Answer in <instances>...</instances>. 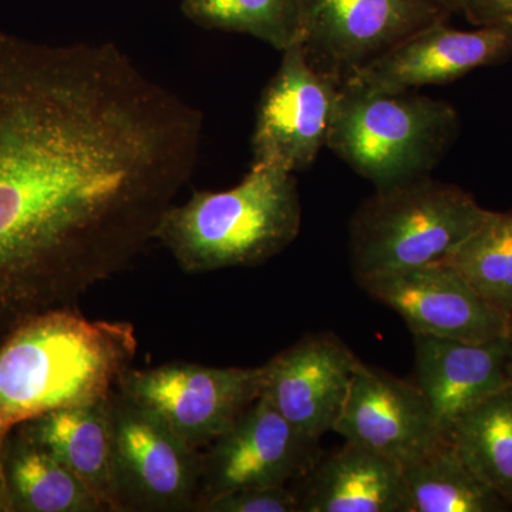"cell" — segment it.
I'll return each mask as SVG.
<instances>
[{"instance_id":"6da1fadb","label":"cell","mask_w":512,"mask_h":512,"mask_svg":"<svg viewBox=\"0 0 512 512\" xmlns=\"http://www.w3.org/2000/svg\"><path fill=\"white\" fill-rule=\"evenodd\" d=\"M202 130L113 43L0 29V336L72 308L156 241Z\"/></svg>"},{"instance_id":"7a4b0ae2","label":"cell","mask_w":512,"mask_h":512,"mask_svg":"<svg viewBox=\"0 0 512 512\" xmlns=\"http://www.w3.org/2000/svg\"><path fill=\"white\" fill-rule=\"evenodd\" d=\"M137 348L131 323L90 320L74 306L10 330L0 345V444L26 421L110 397Z\"/></svg>"},{"instance_id":"3957f363","label":"cell","mask_w":512,"mask_h":512,"mask_svg":"<svg viewBox=\"0 0 512 512\" xmlns=\"http://www.w3.org/2000/svg\"><path fill=\"white\" fill-rule=\"evenodd\" d=\"M301 198L295 175L252 163L244 180L227 191H195L171 205L156 231L187 274H207L264 264L298 237Z\"/></svg>"},{"instance_id":"277c9868","label":"cell","mask_w":512,"mask_h":512,"mask_svg":"<svg viewBox=\"0 0 512 512\" xmlns=\"http://www.w3.org/2000/svg\"><path fill=\"white\" fill-rule=\"evenodd\" d=\"M458 131L460 117L446 101L343 83L326 147L376 190H386L429 177Z\"/></svg>"},{"instance_id":"5b68a950","label":"cell","mask_w":512,"mask_h":512,"mask_svg":"<svg viewBox=\"0 0 512 512\" xmlns=\"http://www.w3.org/2000/svg\"><path fill=\"white\" fill-rule=\"evenodd\" d=\"M488 214L473 195L430 175L376 190L350 225L357 281L450 261Z\"/></svg>"},{"instance_id":"8992f818","label":"cell","mask_w":512,"mask_h":512,"mask_svg":"<svg viewBox=\"0 0 512 512\" xmlns=\"http://www.w3.org/2000/svg\"><path fill=\"white\" fill-rule=\"evenodd\" d=\"M261 367L170 362L130 369L117 384L127 402L153 413L191 447L202 450L231 429L261 396Z\"/></svg>"},{"instance_id":"52a82bcc","label":"cell","mask_w":512,"mask_h":512,"mask_svg":"<svg viewBox=\"0 0 512 512\" xmlns=\"http://www.w3.org/2000/svg\"><path fill=\"white\" fill-rule=\"evenodd\" d=\"M303 55L340 84L450 13L430 0H302Z\"/></svg>"},{"instance_id":"ba28073f","label":"cell","mask_w":512,"mask_h":512,"mask_svg":"<svg viewBox=\"0 0 512 512\" xmlns=\"http://www.w3.org/2000/svg\"><path fill=\"white\" fill-rule=\"evenodd\" d=\"M114 483L120 511H195L202 451L153 413L113 394Z\"/></svg>"},{"instance_id":"9c48e42d","label":"cell","mask_w":512,"mask_h":512,"mask_svg":"<svg viewBox=\"0 0 512 512\" xmlns=\"http://www.w3.org/2000/svg\"><path fill=\"white\" fill-rule=\"evenodd\" d=\"M282 62L259 100L252 151L255 164L299 173L328 146L342 84L313 69L301 45L284 50Z\"/></svg>"},{"instance_id":"30bf717a","label":"cell","mask_w":512,"mask_h":512,"mask_svg":"<svg viewBox=\"0 0 512 512\" xmlns=\"http://www.w3.org/2000/svg\"><path fill=\"white\" fill-rule=\"evenodd\" d=\"M359 284L402 316L413 335L481 343L512 332V318L485 302L448 262L373 275Z\"/></svg>"},{"instance_id":"8fae6325","label":"cell","mask_w":512,"mask_h":512,"mask_svg":"<svg viewBox=\"0 0 512 512\" xmlns=\"http://www.w3.org/2000/svg\"><path fill=\"white\" fill-rule=\"evenodd\" d=\"M315 441L306 440L259 396L231 429L202 453L201 484L195 511L221 495L266 485H285L308 473Z\"/></svg>"},{"instance_id":"7c38bea8","label":"cell","mask_w":512,"mask_h":512,"mask_svg":"<svg viewBox=\"0 0 512 512\" xmlns=\"http://www.w3.org/2000/svg\"><path fill=\"white\" fill-rule=\"evenodd\" d=\"M360 360L335 335L299 340L262 366L261 397L306 440L335 430Z\"/></svg>"},{"instance_id":"4fadbf2b","label":"cell","mask_w":512,"mask_h":512,"mask_svg":"<svg viewBox=\"0 0 512 512\" xmlns=\"http://www.w3.org/2000/svg\"><path fill=\"white\" fill-rule=\"evenodd\" d=\"M336 433L346 443L406 467L429 454L441 436L429 403L416 383L360 362Z\"/></svg>"},{"instance_id":"5bb4252c","label":"cell","mask_w":512,"mask_h":512,"mask_svg":"<svg viewBox=\"0 0 512 512\" xmlns=\"http://www.w3.org/2000/svg\"><path fill=\"white\" fill-rule=\"evenodd\" d=\"M510 59L512 26L458 30L440 22L407 37L346 83L376 92H409L451 83L478 67Z\"/></svg>"},{"instance_id":"9a60e30c","label":"cell","mask_w":512,"mask_h":512,"mask_svg":"<svg viewBox=\"0 0 512 512\" xmlns=\"http://www.w3.org/2000/svg\"><path fill=\"white\" fill-rule=\"evenodd\" d=\"M416 384L426 397L441 436L491 394L511 386V335L488 342L414 335Z\"/></svg>"},{"instance_id":"2e32d148","label":"cell","mask_w":512,"mask_h":512,"mask_svg":"<svg viewBox=\"0 0 512 512\" xmlns=\"http://www.w3.org/2000/svg\"><path fill=\"white\" fill-rule=\"evenodd\" d=\"M113 394L87 406L47 413L18 427L55 454L106 511L121 512L114 483Z\"/></svg>"},{"instance_id":"e0dca14e","label":"cell","mask_w":512,"mask_h":512,"mask_svg":"<svg viewBox=\"0 0 512 512\" xmlns=\"http://www.w3.org/2000/svg\"><path fill=\"white\" fill-rule=\"evenodd\" d=\"M301 498V512H412L403 467L346 443L322 461Z\"/></svg>"},{"instance_id":"ac0fdd59","label":"cell","mask_w":512,"mask_h":512,"mask_svg":"<svg viewBox=\"0 0 512 512\" xmlns=\"http://www.w3.org/2000/svg\"><path fill=\"white\" fill-rule=\"evenodd\" d=\"M8 512H106L62 461L15 427L3 444Z\"/></svg>"},{"instance_id":"d6986e66","label":"cell","mask_w":512,"mask_h":512,"mask_svg":"<svg viewBox=\"0 0 512 512\" xmlns=\"http://www.w3.org/2000/svg\"><path fill=\"white\" fill-rule=\"evenodd\" d=\"M412 512H505L512 505L458 456L448 440L403 467Z\"/></svg>"},{"instance_id":"ffe728a7","label":"cell","mask_w":512,"mask_h":512,"mask_svg":"<svg viewBox=\"0 0 512 512\" xmlns=\"http://www.w3.org/2000/svg\"><path fill=\"white\" fill-rule=\"evenodd\" d=\"M447 440L464 463L512 505V384L468 410Z\"/></svg>"},{"instance_id":"44dd1931","label":"cell","mask_w":512,"mask_h":512,"mask_svg":"<svg viewBox=\"0 0 512 512\" xmlns=\"http://www.w3.org/2000/svg\"><path fill=\"white\" fill-rule=\"evenodd\" d=\"M184 15L201 28L241 33L279 52L302 39V0H181Z\"/></svg>"},{"instance_id":"7402d4cb","label":"cell","mask_w":512,"mask_h":512,"mask_svg":"<svg viewBox=\"0 0 512 512\" xmlns=\"http://www.w3.org/2000/svg\"><path fill=\"white\" fill-rule=\"evenodd\" d=\"M448 264L498 312L512 318V211H490Z\"/></svg>"},{"instance_id":"603a6c76","label":"cell","mask_w":512,"mask_h":512,"mask_svg":"<svg viewBox=\"0 0 512 512\" xmlns=\"http://www.w3.org/2000/svg\"><path fill=\"white\" fill-rule=\"evenodd\" d=\"M204 512H301V498L286 485L232 491L205 505Z\"/></svg>"},{"instance_id":"cb8c5ba5","label":"cell","mask_w":512,"mask_h":512,"mask_svg":"<svg viewBox=\"0 0 512 512\" xmlns=\"http://www.w3.org/2000/svg\"><path fill=\"white\" fill-rule=\"evenodd\" d=\"M460 13L474 26H512V0H461Z\"/></svg>"},{"instance_id":"d4e9b609","label":"cell","mask_w":512,"mask_h":512,"mask_svg":"<svg viewBox=\"0 0 512 512\" xmlns=\"http://www.w3.org/2000/svg\"><path fill=\"white\" fill-rule=\"evenodd\" d=\"M3 446L0 444V512H8V500H6L5 473H3L2 460Z\"/></svg>"},{"instance_id":"484cf974","label":"cell","mask_w":512,"mask_h":512,"mask_svg":"<svg viewBox=\"0 0 512 512\" xmlns=\"http://www.w3.org/2000/svg\"><path fill=\"white\" fill-rule=\"evenodd\" d=\"M434 5L439 6V8L446 10L450 15H454V13H460L461 0H430Z\"/></svg>"},{"instance_id":"4316f807","label":"cell","mask_w":512,"mask_h":512,"mask_svg":"<svg viewBox=\"0 0 512 512\" xmlns=\"http://www.w3.org/2000/svg\"><path fill=\"white\" fill-rule=\"evenodd\" d=\"M508 375H510V380L512 383V332H511V353H510V362H508Z\"/></svg>"}]
</instances>
